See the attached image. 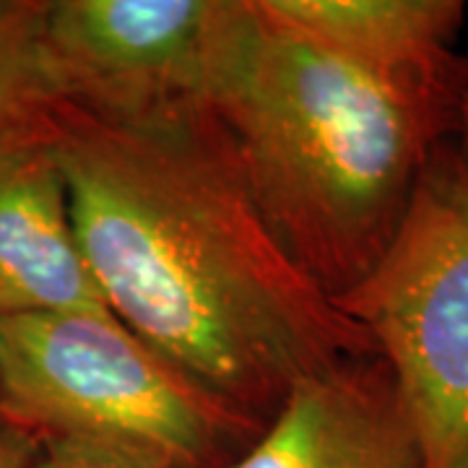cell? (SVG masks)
<instances>
[{"mask_svg": "<svg viewBox=\"0 0 468 468\" xmlns=\"http://www.w3.org/2000/svg\"><path fill=\"white\" fill-rule=\"evenodd\" d=\"M50 133L107 307L261 421L304 380L375 356L271 232L206 100L141 122L58 101Z\"/></svg>", "mask_w": 468, "mask_h": 468, "instance_id": "cell-1", "label": "cell"}, {"mask_svg": "<svg viewBox=\"0 0 468 468\" xmlns=\"http://www.w3.org/2000/svg\"><path fill=\"white\" fill-rule=\"evenodd\" d=\"M203 100L289 258L338 300L393 245L461 122L323 50L263 0H214Z\"/></svg>", "mask_w": 468, "mask_h": 468, "instance_id": "cell-2", "label": "cell"}, {"mask_svg": "<svg viewBox=\"0 0 468 468\" xmlns=\"http://www.w3.org/2000/svg\"><path fill=\"white\" fill-rule=\"evenodd\" d=\"M0 421L154 468H227L268 424L203 385L112 310L0 318Z\"/></svg>", "mask_w": 468, "mask_h": 468, "instance_id": "cell-3", "label": "cell"}, {"mask_svg": "<svg viewBox=\"0 0 468 468\" xmlns=\"http://www.w3.org/2000/svg\"><path fill=\"white\" fill-rule=\"evenodd\" d=\"M335 304L390 367L421 468H468V172L452 141L380 263Z\"/></svg>", "mask_w": 468, "mask_h": 468, "instance_id": "cell-4", "label": "cell"}, {"mask_svg": "<svg viewBox=\"0 0 468 468\" xmlns=\"http://www.w3.org/2000/svg\"><path fill=\"white\" fill-rule=\"evenodd\" d=\"M214 0H48L45 50L58 97L107 122L203 101Z\"/></svg>", "mask_w": 468, "mask_h": 468, "instance_id": "cell-5", "label": "cell"}, {"mask_svg": "<svg viewBox=\"0 0 468 468\" xmlns=\"http://www.w3.org/2000/svg\"><path fill=\"white\" fill-rule=\"evenodd\" d=\"M110 310L81 250L50 115L0 146V318Z\"/></svg>", "mask_w": 468, "mask_h": 468, "instance_id": "cell-6", "label": "cell"}, {"mask_svg": "<svg viewBox=\"0 0 468 468\" xmlns=\"http://www.w3.org/2000/svg\"><path fill=\"white\" fill-rule=\"evenodd\" d=\"M266 11L323 50L461 122L468 60L452 52L458 0H263Z\"/></svg>", "mask_w": 468, "mask_h": 468, "instance_id": "cell-7", "label": "cell"}, {"mask_svg": "<svg viewBox=\"0 0 468 468\" xmlns=\"http://www.w3.org/2000/svg\"><path fill=\"white\" fill-rule=\"evenodd\" d=\"M227 468H421L396 380L380 354L300 383L255 445Z\"/></svg>", "mask_w": 468, "mask_h": 468, "instance_id": "cell-8", "label": "cell"}, {"mask_svg": "<svg viewBox=\"0 0 468 468\" xmlns=\"http://www.w3.org/2000/svg\"><path fill=\"white\" fill-rule=\"evenodd\" d=\"M45 14L48 0H0V146L39 131L60 101Z\"/></svg>", "mask_w": 468, "mask_h": 468, "instance_id": "cell-9", "label": "cell"}, {"mask_svg": "<svg viewBox=\"0 0 468 468\" xmlns=\"http://www.w3.org/2000/svg\"><path fill=\"white\" fill-rule=\"evenodd\" d=\"M32 468H154L131 452L79 437L42 440Z\"/></svg>", "mask_w": 468, "mask_h": 468, "instance_id": "cell-10", "label": "cell"}, {"mask_svg": "<svg viewBox=\"0 0 468 468\" xmlns=\"http://www.w3.org/2000/svg\"><path fill=\"white\" fill-rule=\"evenodd\" d=\"M39 445L37 435L0 421V468H32Z\"/></svg>", "mask_w": 468, "mask_h": 468, "instance_id": "cell-11", "label": "cell"}, {"mask_svg": "<svg viewBox=\"0 0 468 468\" xmlns=\"http://www.w3.org/2000/svg\"><path fill=\"white\" fill-rule=\"evenodd\" d=\"M455 151H458V159L461 165L468 172V97L466 104H463V117H461V128H458V144H455Z\"/></svg>", "mask_w": 468, "mask_h": 468, "instance_id": "cell-12", "label": "cell"}]
</instances>
